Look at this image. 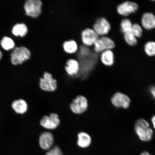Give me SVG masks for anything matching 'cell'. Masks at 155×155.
<instances>
[{
  "label": "cell",
  "instance_id": "obj_1",
  "mask_svg": "<svg viewBox=\"0 0 155 155\" xmlns=\"http://www.w3.org/2000/svg\"><path fill=\"white\" fill-rule=\"evenodd\" d=\"M134 130L136 134L141 141L148 142L153 138V130L148 122L144 119H139L135 122Z\"/></svg>",
  "mask_w": 155,
  "mask_h": 155
},
{
  "label": "cell",
  "instance_id": "obj_2",
  "mask_svg": "<svg viewBox=\"0 0 155 155\" xmlns=\"http://www.w3.org/2000/svg\"><path fill=\"white\" fill-rule=\"evenodd\" d=\"M31 53L28 48L23 46L15 48L11 54V61L13 65L22 64L30 58Z\"/></svg>",
  "mask_w": 155,
  "mask_h": 155
},
{
  "label": "cell",
  "instance_id": "obj_3",
  "mask_svg": "<svg viewBox=\"0 0 155 155\" xmlns=\"http://www.w3.org/2000/svg\"><path fill=\"white\" fill-rule=\"evenodd\" d=\"M42 2L40 0H28L24 5L26 15L29 16L36 18L41 12Z\"/></svg>",
  "mask_w": 155,
  "mask_h": 155
},
{
  "label": "cell",
  "instance_id": "obj_4",
  "mask_svg": "<svg viewBox=\"0 0 155 155\" xmlns=\"http://www.w3.org/2000/svg\"><path fill=\"white\" fill-rule=\"evenodd\" d=\"M111 104L117 108L127 109L131 104V100L127 95L120 92H117L113 95L111 98Z\"/></svg>",
  "mask_w": 155,
  "mask_h": 155
},
{
  "label": "cell",
  "instance_id": "obj_5",
  "mask_svg": "<svg viewBox=\"0 0 155 155\" xmlns=\"http://www.w3.org/2000/svg\"><path fill=\"white\" fill-rule=\"evenodd\" d=\"M94 45V51L97 53H102L107 50H111L115 46L114 41L106 36L99 38Z\"/></svg>",
  "mask_w": 155,
  "mask_h": 155
},
{
  "label": "cell",
  "instance_id": "obj_6",
  "mask_svg": "<svg viewBox=\"0 0 155 155\" xmlns=\"http://www.w3.org/2000/svg\"><path fill=\"white\" fill-rule=\"evenodd\" d=\"M40 88L46 91H54L57 88V82L51 74L46 72L40 81Z\"/></svg>",
  "mask_w": 155,
  "mask_h": 155
},
{
  "label": "cell",
  "instance_id": "obj_7",
  "mask_svg": "<svg viewBox=\"0 0 155 155\" xmlns=\"http://www.w3.org/2000/svg\"><path fill=\"white\" fill-rule=\"evenodd\" d=\"M88 107V101L86 97L82 96H77L70 105V108L74 113L79 114L83 113Z\"/></svg>",
  "mask_w": 155,
  "mask_h": 155
},
{
  "label": "cell",
  "instance_id": "obj_8",
  "mask_svg": "<svg viewBox=\"0 0 155 155\" xmlns=\"http://www.w3.org/2000/svg\"><path fill=\"white\" fill-rule=\"evenodd\" d=\"M138 5L136 3L131 1H126L118 6L117 12L120 15L123 16H128L137 12Z\"/></svg>",
  "mask_w": 155,
  "mask_h": 155
},
{
  "label": "cell",
  "instance_id": "obj_9",
  "mask_svg": "<svg viewBox=\"0 0 155 155\" xmlns=\"http://www.w3.org/2000/svg\"><path fill=\"white\" fill-rule=\"evenodd\" d=\"M93 29L98 36H104L109 33L111 25L107 19L102 17L97 19L93 26Z\"/></svg>",
  "mask_w": 155,
  "mask_h": 155
},
{
  "label": "cell",
  "instance_id": "obj_10",
  "mask_svg": "<svg viewBox=\"0 0 155 155\" xmlns=\"http://www.w3.org/2000/svg\"><path fill=\"white\" fill-rule=\"evenodd\" d=\"M60 123L59 116L55 113L51 114L49 116H45L40 121V124L42 127L50 130L56 129Z\"/></svg>",
  "mask_w": 155,
  "mask_h": 155
},
{
  "label": "cell",
  "instance_id": "obj_11",
  "mask_svg": "<svg viewBox=\"0 0 155 155\" xmlns=\"http://www.w3.org/2000/svg\"><path fill=\"white\" fill-rule=\"evenodd\" d=\"M98 38L99 36L93 29L86 28L82 33V41L87 46L94 45Z\"/></svg>",
  "mask_w": 155,
  "mask_h": 155
},
{
  "label": "cell",
  "instance_id": "obj_12",
  "mask_svg": "<svg viewBox=\"0 0 155 155\" xmlns=\"http://www.w3.org/2000/svg\"><path fill=\"white\" fill-rule=\"evenodd\" d=\"M53 143L54 137L51 133L45 132L40 135L39 143L42 150H49L53 146Z\"/></svg>",
  "mask_w": 155,
  "mask_h": 155
},
{
  "label": "cell",
  "instance_id": "obj_13",
  "mask_svg": "<svg viewBox=\"0 0 155 155\" xmlns=\"http://www.w3.org/2000/svg\"><path fill=\"white\" fill-rule=\"evenodd\" d=\"M141 25L145 29L151 30L155 28V15L151 12H146L141 19Z\"/></svg>",
  "mask_w": 155,
  "mask_h": 155
},
{
  "label": "cell",
  "instance_id": "obj_14",
  "mask_svg": "<svg viewBox=\"0 0 155 155\" xmlns=\"http://www.w3.org/2000/svg\"><path fill=\"white\" fill-rule=\"evenodd\" d=\"M78 137L77 144L81 148H87L91 144V137L88 134L83 132H80L78 134Z\"/></svg>",
  "mask_w": 155,
  "mask_h": 155
},
{
  "label": "cell",
  "instance_id": "obj_15",
  "mask_svg": "<svg viewBox=\"0 0 155 155\" xmlns=\"http://www.w3.org/2000/svg\"><path fill=\"white\" fill-rule=\"evenodd\" d=\"M79 69V64L76 60L71 59L67 61L65 69L68 74L72 76L77 74L78 72Z\"/></svg>",
  "mask_w": 155,
  "mask_h": 155
},
{
  "label": "cell",
  "instance_id": "obj_16",
  "mask_svg": "<svg viewBox=\"0 0 155 155\" xmlns=\"http://www.w3.org/2000/svg\"><path fill=\"white\" fill-rule=\"evenodd\" d=\"M12 107L17 113L22 114L26 113L28 110V105L25 100L19 99L13 102Z\"/></svg>",
  "mask_w": 155,
  "mask_h": 155
},
{
  "label": "cell",
  "instance_id": "obj_17",
  "mask_svg": "<svg viewBox=\"0 0 155 155\" xmlns=\"http://www.w3.org/2000/svg\"><path fill=\"white\" fill-rule=\"evenodd\" d=\"M101 60L104 65L111 66L114 63V55L111 50H107L102 53Z\"/></svg>",
  "mask_w": 155,
  "mask_h": 155
},
{
  "label": "cell",
  "instance_id": "obj_18",
  "mask_svg": "<svg viewBox=\"0 0 155 155\" xmlns=\"http://www.w3.org/2000/svg\"><path fill=\"white\" fill-rule=\"evenodd\" d=\"M12 32L15 36L23 37L26 35L28 33V28L26 25L24 24H17L13 26Z\"/></svg>",
  "mask_w": 155,
  "mask_h": 155
},
{
  "label": "cell",
  "instance_id": "obj_19",
  "mask_svg": "<svg viewBox=\"0 0 155 155\" xmlns=\"http://www.w3.org/2000/svg\"><path fill=\"white\" fill-rule=\"evenodd\" d=\"M63 47L64 51L69 54L74 53L78 49L77 44L76 42L73 40L68 41L64 42Z\"/></svg>",
  "mask_w": 155,
  "mask_h": 155
},
{
  "label": "cell",
  "instance_id": "obj_20",
  "mask_svg": "<svg viewBox=\"0 0 155 155\" xmlns=\"http://www.w3.org/2000/svg\"><path fill=\"white\" fill-rule=\"evenodd\" d=\"M1 45L4 49L7 51L13 49L15 47V43L10 38L5 36L1 41Z\"/></svg>",
  "mask_w": 155,
  "mask_h": 155
},
{
  "label": "cell",
  "instance_id": "obj_21",
  "mask_svg": "<svg viewBox=\"0 0 155 155\" xmlns=\"http://www.w3.org/2000/svg\"><path fill=\"white\" fill-rule=\"evenodd\" d=\"M132 23L129 19H124L121 21L120 24V30L121 32L124 34L131 31Z\"/></svg>",
  "mask_w": 155,
  "mask_h": 155
},
{
  "label": "cell",
  "instance_id": "obj_22",
  "mask_svg": "<svg viewBox=\"0 0 155 155\" xmlns=\"http://www.w3.org/2000/svg\"><path fill=\"white\" fill-rule=\"evenodd\" d=\"M124 38L126 43L130 46H135L137 43V38L131 32L124 34Z\"/></svg>",
  "mask_w": 155,
  "mask_h": 155
},
{
  "label": "cell",
  "instance_id": "obj_23",
  "mask_svg": "<svg viewBox=\"0 0 155 155\" xmlns=\"http://www.w3.org/2000/svg\"><path fill=\"white\" fill-rule=\"evenodd\" d=\"M144 51L147 55L150 57L155 56V42H147L144 46Z\"/></svg>",
  "mask_w": 155,
  "mask_h": 155
},
{
  "label": "cell",
  "instance_id": "obj_24",
  "mask_svg": "<svg viewBox=\"0 0 155 155\" xmlns=\"http://www.w3.org/2000/svg\"><path fill=\"white\" fill-rule=\"evenodd\" d=\"M137 38H140L143 35V30L140 25L135 24L133 25L131 31Z\"/></svg>",
  "mask_w": 155,
  "mask_h": 155
},
{
  "label": "cell",
  "instance_id": "obj_25",
  "mask_svg": "<svg viewBox=\"0 0 155 155\" xmlns=\"http://www.w3.org/2000/svg\"><path fill=\"white\" fill-rule=\"evenodd\" d=\"M45 155H63L61 149L58 146L50 149Z\"/></svg>",
  "mask_w": 155,
  "mask_h": 155
},
{
  "label": "cell",
  "instance_id": "obj_26",
  "mask_svg": "<svg viewBox=\"0 0 155 155\" xmlns=\"http://www.w3.org/2000/svg\"><path fill=\"white\" fill-rule=\"evenodd\" d=\"M150 92L152 97L155 100V86H152L150 87Z\"/></svg>",
  "mask_w": 155,
  "mask_h": 155
},
{
  "label": "cell",
  "instance_id": "obj_27",
  "mask_svg": "<svg viewBox=\"0 0 155 155\" xmlns=\"http://www.w3.org/2000/svg\"><path fill=\"white\" fill-rule=\"evenodd\" d=\"M151 122L153 127L154 129L155 130V115L153 116L151 118Z\"/></svg>",
  "mask_w": 155,
  "mask_h": 155
},
{
  "label": "cell",
  "instance_id": "obj_28",
  "mask_svg": "<svg viewBox=\"0 0 155 155\" xmlns=\"http://www.w3.org/2000/svg\"><path fill=\"white\" fill-rule=\"evenodd\" d=\"M140 155H152L147 151H144L141 152Z\"/></svg>",
  "mask_w": 155,
  "mask_h": 155
},
{
  "label": "cell",
  "instance_id": "obj_29",
  "mask_svg": "<svg viewBox=\"0 0 155 155\" xmlns=\"http://www.w3.org/2000/svg\"><path fill=\"white\" fill-rule=\"evenodd\" d=\"M2 52L1 50H0V60L1 59L2 57Z\"/></svg>",
  "mask_w": 155,
  "mask_h": 155
}]
</instances>
